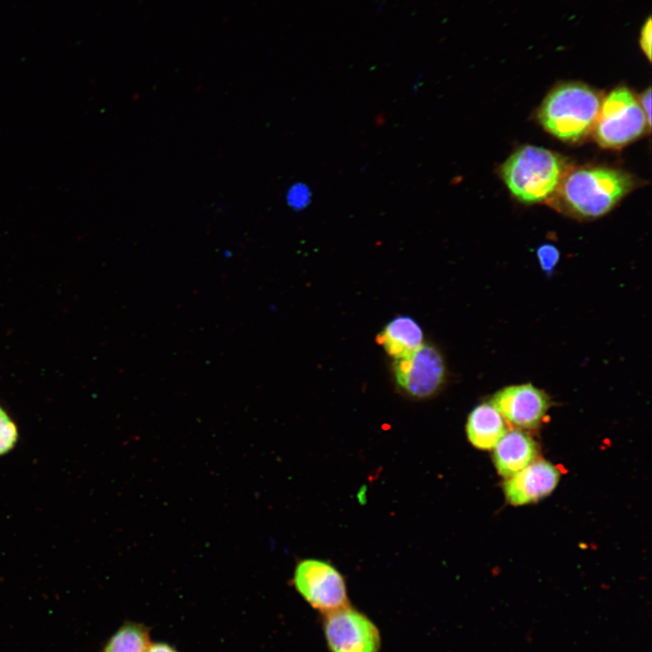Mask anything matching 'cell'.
<instances>
[{
  "label": "cell",
  "instance_id": "14",
  "mask_svg": "<svg viewBox=\"0 0 652 652\" xmlns=\"http://www.w3.org/2000/svg\"><path fill=\"white\" fill-rule=\"evenodd\" d=\"M19 431L16 423L0 404V456L8 454L17 444Z\"/></svg>",
  "mask_w": 652,
  "mask_h": 652
},
{
  "label": "cell",
  "instance_id": "3",
  "mask_svg": "<svg viewBox=\"0 0 652 652\" xmlns=\"http://www.w3.org/2000/svg\"><path fill=\"white\" fill-rule=\"evenodd\" d=\"M563 159L556 153L535 146H524L503 163L502 177L510 192L523 203L548 198L564 177Z\"/></svg>",
  "mask_w": 652,
  "mask_h": 652
},
{
  "label": "cell",
  "instance_id": "18",
  "mask_svg": "<svg viewBox=\"0 0 652 652\" xmlns=\"http://www.w3.org/2000/svg\"><path fill=\"white\" fill-rule=\"evenodd\" d=\"M640 106L645 114L648 126L651 125V89L648 88L641 96Z\"/></svg>",
  "mask_w": 652,
  "mask_h": 652
},
{
  "label": "cell",
  "instance_id": "7",
  "mask_svg": "<svg viewBox=\"0 0 652 652\" xmlns=\"http://www.w3.org/2000/svg\"><path fill=\"white\" fill-rule=\"evenodd\" d=\"M393 374L398 386L408 396L426 398L441 388L446 365L435 346L422 344L409 356L394 360Z\"/></svg>",
  "mask_w": 652,
  "mask_h": 652
},
{
  "label": "cell",
  "instance_id": "1",
  "mask_svg": "<svg viewBox=\"0 0 652 652\" xmlns=\"http://www.w3.org/2000/svg\"><path fill=\"white\" fill-rule=\"evenodd\" d=\"M631 177L608 168H583L564 176L557 190L566 207L588 218L601 216L631 189Z\"/></svg>",
  "mask_w": 652,
  "mask_h": 652
},
{
  "label": "cell",
  "instance_id": "2",
  "mask_svg": "<svg viewBox=\"0 0 652 652\" xmlns=\"http://www.w3.org/2000/svg\"><path fill=\"white\" fill-rule=\"evenodd\" d=\"M601 102L599 94L584 83H562L544 99L538 119L553 136L579 140L596 124Z\"/></svg>",
  "mask_w": 652,
  "mask_h": 652
},
{
  "label": "cell",
  "instance_id": "16",
  "mask_svg": "<svg viewBox=\"0 0 652 652\" xmlns=\"http://www.w3.org/2000/svg\"><path fill=\"white\" fill-rule=\"evenodd\" d=\"M651 18L648 16L639 34V46L648 61L651 60Z\"/></svg>",
  "mask_w": 652,
  "mask_h": 652
},
{
  "label": "cell",
  "instance_id": "17",
  "mask_svg": "<svg viewBox=\"0 0 652 652\" xmlns=\"http://www.w3.org/2000/svg\"><path fill=\"white\" fill-rule=\"evenodd\" d=\"M305 190L302 187H292L290 188L287 198L290 206L299 207L303 206L306 201Z\"/></svg>",
  "mask_w": 652,
  "mask_h": 652
},
{
  "label": "cell",
  "instance_id": "10",
  "mask_svg": "<svg viewBox=\"0 0 652 652\" xmlns=\"http://www.w3.org/2000/svg\"><path fill=\"white\" fill-rule=\"evenodd\" d=\"M493 449L494 466L505 478L526 467L538 455L535 441L519 428L506 431Z\"/></svg>",
  "mask_w": 652,
  "mask_h": 652
},
{
  "label": "cell",
  "instance_id": "13",
  "mask_svg": "<svg viewBox=\"0 0 652 652\" xmlns=\"http://www.w3.org/2000/svg\"><path fill=\"white\" fill-rule=\"evenodd\" d=\"M149 646L148 629L141 624L129 622L110 637L103 652H147Z\"/></svg>",
  "mask_w": 652,
  "mask_h": 652
},
{
  "label": "cell",
  "instance_id": "19",
  "mask_svg": "<svg viewBox=\"0 0 652 652\" xmlns=\"http://www.w3.org/2000/svg\"><path fill=\"white\" fill-rule=\"evenodd\" d=\"M147 652H177L173 647L167 643L149 644Z\"/></svg>",
  "mask_w": 652,
  "mask_h": 652
},
{
  "label": "cell",
  "instance_id": "6",
  "mask_svg": "<svg viewBox=\"0 0 652 652\" xmlns=\"http://www.w3.org/2000/svg\"><path fill=\"white\" fill-rule=\"evenodd\" d=\"M322 630L331 652H379L380 633L364 613L347 605L323 614Z\"/></svg>",
  "mask_w": 652,
  "mask_h": 652
},
{
  "label": "cell",
  "instance_id": "9",
  "mask_svg": "<svg viewBox=\"0 0 652 652\" xmlns=\"http://www.w3.org/2000/svg\"><path fill=\"white\" fill-rule=\"evenodd\" d=\"M560 476L559 469L551 462L534 460L505 480L506 500L516 506L537 502L556 488Z\"/></svg>",
  "mask_w": 652,
  "mask_h": 652
},
{
  "label": "cell",
  "instance_id": "15",
  "mask_svg": "<svg viewBox=\"0 0 652 652\" xmlns=\"http://www.w3.org/2000/svg\"><path fill=\"white\" fill-rule=\"evenodd\" d=\"M536 255L541 268L547 274H551L560 258V252L556 246L544 244L538 247Z\"/></svg>",
  "mask_w": 652,
  "mask_h": 652
},
{
  "label": "cell",
  "instance_id": "12",
  "mask_svg": "<svg viewBox=\"0 0 652 652\" xmlns=\"http://www.w3.org/2000/svg\"><path fill=\"white\" fill-rule=\"evenodd\" d=\"M377 342L394 360L402 359L421 347L423 331L414 319L398 316L391 320L379 333Z\"/></svg>",
  "mask_w": 652,
  "mask_h": 652
},
{
  "label": "cell",
  "instance_id": "5",
  "mask_svg": "<svg viewBox=\"0 0 652 652\" xmlns=\"http://www.w3.org/2000/svg\"><path fill=\"white\" fill-rule=\"evenodd\" d=\"M292 582L303 599L321 614L349 605L343 576L324 561H301L295 567Z\"/></svg>",
  "mask_w": 652,
  "mask_h": 652
},
{
  "label": "cell",
  "instance_id": "8",
  "mask_svg": "<svg viewBox=\"0 0 652 652\" xmlns=\"http://www.w3.org/2000/svg\"><path fill=\"white\" fill-rule=\"evenodd\" d=\"M490 403L504 419L523 429L538 427L551 406L548 395L531 383L504 387L493 395Z\"/></svg>",
  "mask_w": 652,
  "mask_h": 652
},
{
  "label": "cell",
  "instance_id": "11",
  "mask_svg": "<svg viewBox=\"0 0 652 652\" xmlns=\"http://www.w3.org/2000/svg\"><path fill=\"white\" fill-rule=\"evenodd\" d=\"M506 431L504 418L490 402L476 406L468 415L465 432L475 448L493 449Z\"/></svg>",
  "mask_w": 652,
  "mask_h": 652
},
{
  "label": "cell",
  "instance_id": "4",
  "mask_svg": "<svg viewBox=\"0 0 652 652\" xmlns=\"http://www.w3.org/2000/svg\"><path fill=\"white\" fill-rule=\"evenodd\" d=\"M595 125L599 144L614 149L636 139L648 126L639 102L626 87L613 90L604 99Z\"/></svg>",
  "mask_w": 652,
  "mask_h": 652
}]
</instances>
